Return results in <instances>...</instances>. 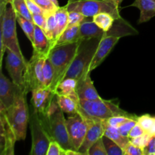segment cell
<instances>
[{"label":"cell","instance_id":"cell-1","mask_svg":"<svg viewBox=\"0 0 155 155\" xmlns=\"http://www.w3.org/2000/svg\"><path fill=\"white\" fill-rule=\"evenodd\" d=\"M39 115L52 140L57 141L64 149H74L68 135L66 119L58 104L56 95L45 113Z\"/></svg>","mask_w":155,"mask_h":155},{"label":"cell","instance_id":"cell-2","mask_svg":"<svg viewBox=\"0 0 155 155\" xmlns=\"http://www.w3.org/2000/svg\"><path fill=\"white\" fill-rule=\"evenodd\" d=\"M1 18V62L2 67L3 55L6 49H9L18 54L22 59H25L20 48L16 31L17 15L10 3L1 2L0 4Z\"/></svg>","mask_w":155,"mask_h":155},{"label":"cell","instance_id":"cell-3","mask_svg":"<svg viewBox=\"0 0 155 155\" xmlns=\"http://www.w3.org/2000/svg\"><path fill=\"white\" fill-rule=\"evenodd\" d=\"M80 41L53 46L47 58L50 61L54 71V78L49 89L55 94L58 85L64 78L77 53Z\"/></svg>","mask_w":155,"mask_h":155},{"label":"cell","instance_id":"cell-4","mask_svg":"<svg viewBox=\"0 0 155 155\" xmlns=\"http://www.w3.org/2000/svg\"><path fill=\"white\" fill-rule=\"evenodd\" d=\"M101 38L80 40L77 53L64 76V79L74 78L78 80L86 71H89V65L93 59Z\"/></svg>","mask_w":155,"mask_h":155},{"label":"cell","instance_id":"cell-5","mask_svg":"<svg viewBox=\"0 0 155 155\" xmlns=\"http://www.w3.org/2000/svg\"><path fill=\"white\" fill-rule=\"evenodd\" d=\"M27 93L23 89L18 91L14 104L4 110V113L15 130L18 141L24 140L27 133V127L30 120V114L28 110L27 101Z\"/></svg>","mask_w":155,"mask_h":155},{"label":"cell","instance_id":"cell-6","mask_svg":"<svg viewBox=\"0 0 155 155\" xmlns=\"http://www.w3.org/2000/svg\"><path fill=\"white\" fill-rule=\"evenodd\" d=\"M119 5L114 0H74L64 6L68 12H77L85 17H93L100 13H108L116 19L121 18Z\"/></svg>","mask_w":155,"mask_h":155},{"label":"cell","instance_id":"cell-7","mask_svg":"<svg viewBox=\"0 0 155 155\" xmlns=\"http://www.w3.org/2000/svg\"><path fill=\"white\" fill-rule=\"evenodd\" d=\"M80 110L88 116L106 120L116 115L135 116L130 114L119 107L118 103L103 98L98 100H80Z\"/></svg>","mask_w":155,"mask_h":155},{"label":"cell","instance_id":"cell-8","mask_svg":"<svg viewBox=\"0 0 155 155\" xmlns=\"http://www.w3.org/2000/svg\"><path fill=\"white\" fill-rule=\"evenodd\" d=\"M29 123L32 136V147L30 154L46 155L52 139L45 130L39 114L33 108L30 114Z\"/></svg>","mask_w":155,"mask_h":155},{"label":"cell","instance_id":"cell-9","mask_svg":"<svg viewBox=\"0 0 155 155\" xmlns=\"http://www.w3.org/2000/svg\"><path fill=\"white\" fill-rule=\"evenodd\" d=\"M46 56L33 53L31 58L27 61L24 71V91L26 93L38 88L44 87L43 68Z\"/></svg>","mask_w":155,"mask_h":155},{"label":"cell","instance_id":"cell-10","mask_svg":"<svg viewBox=\"0 0 155 155\" xmlns=\"http://www.w3.org/2000/svg\"><path fill=\"white\" fill-rule=\"evenodd\" d=\"M67 128L71 145L74 150L78 151L81 147L88 130V123L80 111L66 119Z\"/></svg>","mask_w":155,"mask_h":155},{"label":"cell","instance_id":"cell-11","mask_svg":"<svg viewBox=\"0 0 155 155\" xmlns=\"http://www.w3.org/2000/svg\"><path fill=\"white\" fill-rule=\"evenodd\" d=\"M80 112L86 118L88 123V130L86 137L78 151L83 155H88L92 145L104 134V120L91 117L82 111L80 107Z\"/></svg>","mask_w":155,"mask_h":155},{"label":"cell","instance_id":"cell-12","mask_svg":"<svg viewBox=\"0 0 155 155\" xmlns=\"http://www.w3.org/2000/svg\"><path fill=\"white\" fill-rule=\"evenodd\" d=\"M0 154L13 155L15 145L18 141L15 130L8 120L3 111H0Z\"/></svg>","mask_w":155,"mask_h":155},{"label":"cell","instance_id":"cell-13","mask_svg":"<svg viewBox=\"0 0 155 155\" xmlns=\"http://www.w3.org/2000/svg\"><path fill=\"white\" fill-rule=\"evenodd\" d=\"M5 68L7 69L12 81L24 90V71L26 70L27 61L22 59L15 52L6 49Z\"/></svg>","mask_w":155,"mask_h":155},{"label":"cell","instance_id":"cell-14","mask_svg":"<svg viewBox=\"0 0 155 155\" xmlns=\"http://www.w3.org/2000/svg\"><path fill=\"white\" fill-rule=\"evenodd\" d=\"M21 88L11 81L3 74L1 68L0 74V111L8 109L15 101L18 91Z\"/></svg>","mask_w":155,"mask_h":155},{"label":"cell","instance_id":"cell-15","mask_svg":"<svg viewBox=\"0 0 155 155\" xmlns=\"http://www.w3.org/2000/svg\"><path fill=\"white\" fill-rule=\"evenodd\" d=\"M120 38L116 36H104L101 38L98 48H97L93 59L89 65V71L92 72L94 69L98 68L110 54V51L116 45Z\"/></svg>","mask_w":155,"mask_h":155},{"label":"cell","instance_id":"cell-16","mask_svg":"<svg viewBox=\"0 0 155 155\" xmlns=\"http://www.w3.org/2000/svg\"><path fill=\"white\" fill-rule=\"evenodd\" d=\"M90 74V71H86L77 80V93L80 100H98L101 98L94 86Z\"/></svg>","mask_w":155,"mask_h":155},{"label":"cell","instance_id":"cell-17","mask_svg":"<svg viewBox=\"0 0 155 155\" xmlns=\"http://www.w3.org/2000/svg\"><path fill=\"white\" fill-rule=\"evenodd\" d=\"M31 103L33 108L38 114L45 113L51 104L55 94L51 92L49 88L41 87L32 91Z\"/></svg>","mask_w":155,"mask_h":155},{"label":"cell","instance_id":"cell-18","mask_svg":"<svg viewBox=\"0 0 155 155\" xmlns=\"http://www.w3.org/2000/svg\"><path fill=\"white\" fill-rule=\"evenodd\" d=\"M106 32L101 30L94 23L92 17H86L81 22L79 27V40L92 39V38H103Z\"/></svg>","mask_w":155,"mask_h":155},{"label":"cell","instance_id":"cell-19","mask_svg":"<svg viewBox=\"0 0 155 155\" xmlns=\"http://www.w3.org/2000/svg\"><path fill=\"white\" fill-rule=\"evenodd\" d=\"M32 45L33 53L46 57L51 48V42L45 34V31L36 25H35L34 37Z\"/></svg>","mask_w":155,"mask_h":155},{"label":"cell","instance_id":"cell-20","mask_svg":"<svg viewBox=\"0 0 155 155\" xmlns=\"http://www.w3.org/2000/svg\"><path fill=\"white\" fill-rule=\"evenodd\" d=\"M138 33L139 32L121 17L119 19L115 20L111 28L106 32L105 36H111L121 38L130 35H137Z\"/></svg>","mask_w":155,"mask_h":155},{"label":"cell","instance_id":"cell-21","mask_svg":"<svg viewBox=\"0 0 155 155\" xmlns=\"http://www.w3.org/2000/svg\"><path fill=\"white\" fill-rule=\"evenodd\" d=\"M131 6L140 10L138 24L148 22L155 16V0H135Z\"/></svg>","mask_w":155,"mask_h":155},{"label":"cell","instance_id":"cell-22","mask_svg":"<svg viewBox=\"0 0 155 155\" xmlns=\"http://www.w3.org/2000/svg\"><path fill=\"white\" fill-rule=\"evenodd\" d=\"M58 104L64 113L74 115L80 111V101L64 95H56Z\"/></svg>","mask_w":155,"mask_h":155},{"label":"cell","instance_id":"cell-23","mask_svg":"<svg viewBox=\"0 0 155 155\" xmlns=\"http://www.w3.org/2000/svg\"><path fill=\"white\" fill-rule=\"evenodd\" d=\"M77 80L74 78H67L61 81L58 85L56 90L55 95H64L72 97L75 99L79 100V97L77 93Z\"/></svg>","mask_w":155,"mask_h":155},{"label":"cell","instance_id":"cell-24","mask_svg":"<svg viewBox=\"0 0 155 155\" xmlns=\"http://www.w3.org/2000/svg\"><path fill=\"white\" fill-rule=\"evenodd\" d=\"M104 136H107L110 139L116 142L123 150H125L127 145L130 143V139L129 137L124 136L117 128L108 125L104 120Z\"/></svg>","mask_w":155,"mask_h":155},{"label":"cell","instance_id":"cell-25","mask_svg":"<svg viewBox=\"0 0 155 155\" xmlns=\"http://www.w3.org/2000/svg\"><path fill=\"white\" fill-rule=\"evenodd\" d=\"M79 27H80V24L67 27L64 31L59 36V37L58 38V39L54 42L53 46L57 45L71 43V42L80 41L79 40L78 36Z\"/></svg>","mask_w":155,"mask_h":155},{"label":"cell","instance_id":"cell-26","mask_svg":"<svg viewBox=\"0 0 155 155\" xmlns=\"http://www.w3.org/2000/svg\"><path fill=\"white\" fill-rule=\"evenodd\" d=\"M54 17L57 24V36L58 38L68 26V11L64 6L59 7L54 12Z\"/></svg>","mask_w":155,"mask_h":155},{"label":"cell","instance_id":"cell-27","mask_svg":"<svg viewBox=\"0 0 155 155\" xmlns=\"http://www.w3.org/2000/svg\"><path fill=\"white\" fill-rule=\"evenodd\" d=\"M94 23L104 31L107 32L114 25L116 18L108 13H100L92 17Z\"/></svg>","mask_w":155,"mask_h":155},{"label":"cell","instance_id":"cell-28","mask_svg":"<svg viewBox=\"0 0 155 155\" xmlns=\"http://www.w3.org/2000/svg\"><path fill=\"white\" fill-rule=\"evenodd\" d=\"M9 3L13 7L17 16H22L33 21V16L27 7L26 0H9Z\"/></svg>","mask_w":155,"mask_h":155},{"label":"cell","instance_id":"cell-29","mask_svg":"<svg viewBox=\"0 0 155 155\" xmlns=\"http://www.w3.org/2000/svg\"><path fill=\"white\" fill-rule=\"evenodd\" d=\"M17 21L19 24L20 27L24 31V34L27 36L29 40L30 41L31 44L33 42V37H34V30H35V24L32 21L27 19L22 16H17Z\"/></svg>","mask_w":155,"mask_h":155},{"label":"cell","instance_id":"cell-30","mask_svg":"<svg viewBox=\"0 0 155 155\" xmlns=\"http://www.w3.org/2000/svg\"><path fill=\"white\" fill-rule=\"evenodd\" d=\"M102 139L107 155H124V150L112 139L104 135L102 136Z\"/></svg>","mask_w":155,"mask_h":155},{"label":"cell","instance_id":"cell-31","mask_svg":"<svg viewBox=\"0 0 155 155\" xmlns=\"http://www.w3.org/2000/svg\"><path fill=\"white\" fill-rule=\"evenodd\" d=\"M54 78V71L51 64L47 58L43 68V83L44 87L50 88Z\"/></svg>","mask_w":155,"mask_h":155},{"label":"cell","instance_id":"cell-32","mask_svg":"<svg viewBox=\"0 0 155 155\" xmlns=\"http://www.w3.org/2000/svg\"><path fill=\"white\" fill-rule=\"evenodd\" d=\"M137 122L146 133L151 134L155 124V117H151L149 114L142 115L138 117Z\"/></svg>","mask_w":155,"mask_h":155},{"label":"cell","instance_id":"cell-33","mask_svg":"<svg viewBox=\"0 0 155 155\" xmlns=\"http://www.w3.org/2000/svg\"><path fill=\"white\" fill-rule=\"evenodd\" d=\"M136 118H138V117H136V115L132 117L126 116V115H116V116H113L109 119L106 120L105 121L108 125L115 127V128H118L130 119H136Z\"/></svg>","mask_w":155,"mask_h":155},{"label":"cell","instance_id":"cell-34","mask_svg":"<svg viewBox=\"0 0 155 155\" xmlns=\"http://www.w3.org/2000/svg\"><path fill=\"white\" fill-rule=\"evenodd\" d=\"M36 4L43 10L44 14L46 16L54 14L59 7L56 6L50 0H34Z\"/></svg>","mask_w":155,"mask_h":155},{"label":"cell","instance_id":"cell-35","mask_svg":"<svg viewBox=\"0 0 155 155\" xmlns=\"http://www.w3.org/2000/svg\"><path fill=\"white\" fill-rule=\"evenodd\" d=\"M153 136H152L150 133H145L142 136H139V137L130 139V142L134 145H136V146H138L144 149L148 145V143H149V142L151 141V138Z\"/></svg>","mask_w":155,"mask_h":155},{"label":"cell","instance_id":"cell-36","mask_svg":"<svg viewBox=\"0 0 155 155\" xmlns=\"http://www.w3.org/2000/svg\"><path fill=\"white\" fill-rule=\"evenodd\" d=\"M88 155H107L102 137L92 145Z\"/></svg>","mask_w":155,"mask_h":155},{"label":"cell","instance_id":"cell-37","mask_svg":"<svg viewBox=\"0 0 155 155\" xmlns=\"http://www.w3.org/2000/svg\"><path fill=\"white\" fill-rule=\"evenodd\" d=\"M66 149L61 145L60 143L55 140H51L50 142L46 155H65Z\"/></svg>","mask_w":155,"mask_h":155},{"label":"cell","instance_id":"cell-38","mask_svg":"<svg viewBox=\"0 0 155 155\" xmlns=\"http://www.w3.org/2000/svg\"><path fill=\"white\" fill-rule=\"evenodd\" d=\"M86 17L82 15L81 13L77 12H68V27H71V26L78 25V24H81L85 20Z\"/></svg>","mask_w":155,"mask_h":155},{"label":"cell","instance_id":"cell-39","mask_svg":"<svg viewBox=\"0 0 155 155\" xmlns=\"http://www.w3.org/2000/svg\"><path fill=\"white\" fill-rule=\"evenodd\" d=\"M137 120L138 118H136V119H130L129 120H127V122L124 123V124H122L120 127L117 128L118 130L120 131V133L124 136L128 137L129 134H130L132 129H133V127H134V126L137 124Z\"/></svg>","mask_w":155,"mask_h":155},{"label":"cell","instance_id":"cell-40","mask_svg":"<svg viewBox=\"0 0 155 155\" xmlns=\"http://www.w3.org/2000/svg\"><path fill=\"white\" fill-rule=\"evenodd\" d=\"M32 16H33V22L34 23L35 25L39 27L45 31V28H46V15L44 13H42L34 14V15H32Z\"/></svg>","mask_w":155,"mask_h":155},{"label":"cell","instance_id":"cell-41","mask_svg":"<svg viewBox=\"0 0 155 155\" xmlns=\"http://www.w3.org/2000/svg\"><path fill=\"white\" fill-rule=\"evenodd\" d=\"M124 155H144V149L130 142L124 151Z\"/></svg>","mask_w":155,"mask_h":155},{"label":"cell","instance_id":"cell-42","mask_svg":"<svg viewBox=\"0 0 155 155\" xmlns=\"http://www.w3.org/2000/svg\"><path fill=\"white\" fill-rule=\"evenodd\" d=\"M26 2H27V7H28L29 10L32 15L44 13L43 10L36 4L34 0H26Z\"/></svg>","mask_w":155,"mask_h":155},{"label":"cell","instance_id":"cell-43","mask_svg":"<svg viewBox=\"0 0 155 155\" xmlns=\"http://www.w3.org/2000/svg\"><path fill=\"white\" fill-rule=\"evenodd\" d=\"M145 133H146V132L143 130V128H142L137 122V124L134 126V127H133V128L132 129L131 131H130L128 137L130 138V139H133V138H136L142 136V135L144 134Z\"/></svg>","mask_w":155,"mask_h":155},{"label":"cell","instance_id":"cell-44","mask_svg":"<svg viewBox=\"0 0 155 155\" xmlns=\"http://www.w3.org/2000/svg\"><path fill=\"white\" fill-rule=\"evenodd\" d=\"M155 155V136L151 138L148 145L144 148V155Z\"/></svg>","mask_w":155,"mask_h":155},{"label":"cell","instance_id":"cell-45","mask_svg":"<svg viewBox=\"0 0 155 155\" xmlns=\"http://www.w3.org/2000/svg\"><path fill=\"white\" fill-rule=\"evenodd\" d=\"M51 2H52L53 3H54V5H55L56 6H58V7H60V5H59L58 4V0H50Z\"/></svg>","mask_w":155,"mask_h":155},{"label":"cell","instance_id":"cell-46","mask_svg":"<svg viewBox=\"0 0 155 155\" xmlns=\"http://www.w3.org/2000/svg\"><path fill=\"white\" fill-rule=\"evenodd\" d=\"M114 1H115V2H117V4H118V5H120V4H121V2H123V1H124V0H114Z\"/></svg>","mask_w":155,"mask_h":155},{"label":"cell","instance_id":"cell-47","mask_svg":"<svg viewBox=\"0 0 155 155\" xmlns=\"http://www.w3.org/2000/svg\"><path fill=\"white\" fill-rule=\"evenodd\" d=\"M1 2H5L9 3V0H1Z\"/></svg>","mask_w":155,"mask_h":155},{"label":"cell","instance_id":"cell-48","mask_svg":"<svg viewBox=\"0 0 155 155\" xmlns=\"http://www.w3.org/2000/svg\"><path fill=\"white\" fill-rule=\"evenodd\" d=\"M72 1H74V0H68V2H72Z\"/></svg>","mask_w":155,"mask_h":155}]
</instances>
